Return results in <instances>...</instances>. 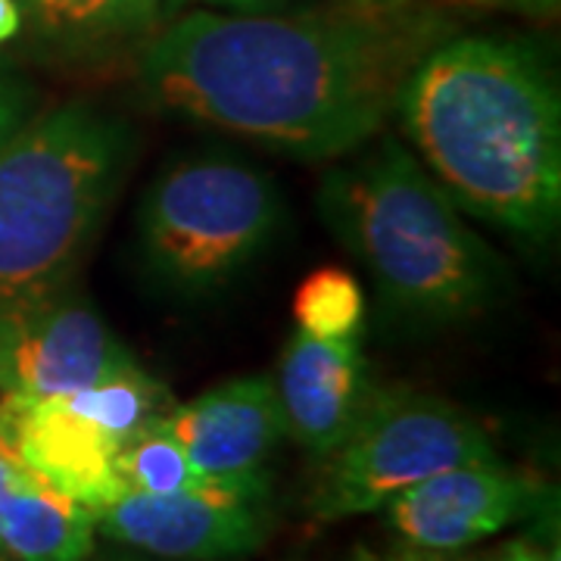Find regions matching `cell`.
I'll return each instance as SVG.
<instances>
[{"label": "cell", "instance_id": "6da1fadb", "mask_svg": "<svg viewBox=\"0 0 561 561\" xmlns=\"http://www.w3.org/2000/svg\"><path fill=\"white\" fill-rule=\"evenodd\" d=\"M449 25L431 10L297 7L268 16L187 10L140 47L147 106L302 162L341 160L383 131L415 62Z\"/></svg>", "mask_w": 561, "mask_h": 561}, {"label": "cell", "instance_id": "7a4b0ae2", "mask_svg": "<svg viewBox=\"0 0 561 561\" xmlns=\"http://www.w3.org/2000/svg\"><path fill=\"white\" fill-rule=\"evenodd\" d=\"M461 213L542 243L561 219V91L537 44L449 35L409 72L397 113Z\"/></svg>", "mask_w": 561, "mask_h": 561}, {"label": "cell", "instance_id": "3957f363", "mask_svg": "<svg viewBox=\"0 0 561 561\" xmlns=\"http://www.w3.org/2000/svg\"><path fill=\"white\" fill-rule=\"evenodd\" d=\"M316 206L393 321L449 328L500 306L505 265L397 138L368 140L353 160L328 169Z\"/></svg>", "mask_w": 561, "mask_h": 561}, {"label": "cell", "instance_id": "277c9868", "mask_svg": "<svg viewBox=\"0 0 561 561\" xmlns=\"http://www.w3.org/2000/svg\"><path fill=\"white\" fill-rule=\"evenodd\" d=\"M131 160V125L91 101L35 113L0 147V309L72 284Z\"/></svg>", "mask_w": 561, "mask_h": 561}, {"label": "cell", "instance_id": "5b68a950", "mask_svg": "<svg viewBox=\"0 0 561 561\" xmlns=\"http://www.w3.org/2000/svg\"><path fill=\"white\" fill-rule=\"evenodd\" d=\"M278 184L253 162L197 153L169 162L138 203V253L147 275L175 297H213L275 241Z\"/></svg>", "mask_w": 561, "mask_h": 561}, {"label": "cell", "instance_id": "8992f818", "mask_svg": "<svg viewBox=\"0 0 561 561\" xmlns=\"http://www.w3.org/2000/svg\"><path fill=\"white\" fill-rule=\"evenodd\" d=\"M493 456L486 431L459 405L402 383L375 387L353 431L324 456L309 515L321 524L371 515L446 468Z\"/></svg>", "mask_w": 561, "mask_h": 561}, {"label": "cell", "instance_id": "52a82bcc", "mask_svg": "<svg viewBox=\"0 0 561 561\" xmlns=\"http://www.w3.org/2000/svg\"><path fill=\"white\" fill-rule=\"evenodd\" d=\"M268 486L216 483L194 493L153 496L125 490L103 505L94 527L103 537L162 561H231L268 540Z\"/></svg>", "mask_w": 561, "mask_h": 561}, {"label": "cell", "instance_id": "ba28073f", "mask_svg": "<svg viewBox=\"0 0 561 561\" xmlns=\"http://www.w3.org/2000/svg\"><path fill=\"white\" fill-rule=\"evenodd\" d=\"M135 362L72 284L0 309V393L66 397Z\"/></svg>", "mask_w": 561, "mask_h": 561}, {"label": "cell", "instance_id": "9c48e42d", "mask_svg": "<svg viewBox=\"0 0 561 561\" xmlns=\"http://www.w3.org/2000/svg\"><path fill=\"white\" fill-rule=\"evenodd\" d=\"M542 502V483L500 456L446 468L397 493L383 505L393 537L415 549L456 552L530 518Z\"/></svg>", "mask_w": 561, "mask_h": 561}, {"label": "cell", "instance_id": "30bf717a", "mask_svg": "<svg viewBox=\"0 0 561 561\" xmlns=\"http://www.w3.org/2000/svg\"><path fill=\"white\" fill-rule=\"evenodd\" d=\"M160 424L206 478L231 486H268L265 461L287 437L275 378L268 375L231 378L172 405Z\"/></svg>", "mask_w": 561, "mask_h": 561}, {"label": "cell", "instance_id": "8fae6325", "mask_svg": "<svg viewBox=\"0 0 561 561\" xmlns=\"http://www.w3.org/2000/svg\"><path fill=\"white\" fill-rule=\"evenodd\" d=\"M375 387L359 334L319 337L297 328L275 378L287 437L324 459L353 431Z\"/></svg>", "mask_w": 561, "mask_h": 561}, {"label": "cell", "instance_id": "7c38bea8", "mask_svg": "<svg viewBox=\"0 0 561 561\" xmlns=\"http://www.w3.org/2000/svg\"><path fill=\"white\" fill-rule=\"evenodd\" d=\"M0 415L20 459L57 493L98 512L125 493L116 474L119 443L79 415L66 397L3 393Z\"/></svg>", "mask_w": 561, "mask_h": 561}, {"label": "cell", "instance_id": "4fadbf2b", "mask_svg": "<svg viewBox=\"0 0 561 561\" xmlns=\"http://www.w3.org/2000/svg\"><path fill=\"white\" fill-rule=\"evenodd\" d=\"M94 515L44 483L20 459L0 415V549L10 561H84Z\"/></svg>", "mask_w": 561, "mask_h": 561}, {"label": "cell", "instance_id": "5bb4252c", "mask_svg": "<svg viewBox=\"0 0 561 561\" xmlns=\"http://www.w3.org/2000/svg\"><path fill=\"white\" fill-rule=\"evenodd\" d=\"M41 57L94 69L140 50L162 16V0H20Z\"/></svg>", "mask_w": 561, "mask_h": 561}, {"label": "cell", "instance_id": "9a60e30c", "mask_svg": "<svg viewBox=\"0 0 561 561\" xmlns=\"http://www.w3.org/2000/svg\"><path fill=\"white\" fill-rule=\"evenodd\" d=\"M66 402L79 415L94 421L119 446L144 431L147 424L160 421L175 405L169 390L157 378H150L138 362L122 365L119 371L106 375L103 381L91 387L66 393Z\"/></svg>", "mask_w": 561, "mask_h": 561}, {"label": "cell", "instance_id": "2e32d148", "mask_svg": "<svg viewBox=\"0 0 561 561\" xmlns=\"http://www.w3.org/2000/svg\"><path fill=\"white\" fill-rule=\"evenodd\" d=\"M116 474L125 490L172 496V493H194L216 486L219 481L206 478L201 468L160 421L147 424L135 437L122 443L116 453Z\"/></svg>", "mask_w": 561, "mask_h": 561}, {"label": "cell", "instance_id": "e0dca14e", "mask_svg": "<svg viewBox=\"0 0 561 561\" xmlns=\"http://www.w3.org/2000/svg\"><path fill=\"white\" fill-rule=\"evenodd\" d=\"M365 316V294L359 280L346 268L324 265L306 275L294 294V319L300 331L319 337H346L359 334Z\"/></svg>", "mask_w": 561, "mask_h": 561}, {"label": "cell", "instance_id": "ac0fdd59", "mask_svg": "<svg viewBox=\"0 0 561 561\" xmlns=\"http://www.w3.org/2000/svg\"><path fill=\"white\" fill-rule=\"evenodd\" d=\"M343 561H556V556H549L530 540L502 542L496 549H483V552H471V549L431 552L397 540L393 546H356Z\"/></svg>", "mask_w": 561, "mask_h": 561}, {"label": "cell", "instance_id": "d6986e66", "mask_svg": "<svg viewBox=\"0 0 561 561\" xmlns=\"http://www.w3.org/2000/svg\"><path fill=\"white\" fill-rule=\"evenodd\" d=\"M306 7V0H162V20H175L187 10H213V13H234V16H268Z\"/></svg>", "mask_w": 561, "mask_h": 561}, {"label": "cell", "instance_id": "ffe728a7", "mask_svg": "<svg viewBox=\"0 0 561 561\" xmlns=\"http://www.w3.org/2000/svg\"><path fill=\"white\" fill-rule=\"evenodd\" d=\"M35 116V94L25 81L0 66V147Z\"/></svg>", "mask_w": 561, "mask_h": 561}, {"label": "cell", "instance_id": "44dd1931", "mask_svg": "<svg viewBox=\"0 0 561 561\" xmlns=\"http://www.w3.org/2000/svg\"><path fill=\"white\" fill-rule=\"evenodd\" d=\"M468 3L493 7V10H512V13H522V16H540V20H549V16L559 13L561 0H468Z\"/></svg>", "mask_w": 561, "mask_h": 561}, {"label": "cell", "instance_id": "7402d4cb", "mask_svg": "<svg viewBox=\"0 0 561 561\" xmlns=\"http://www.w3.org/2000/svg\"><path fill=\"white\" fill-rule=\"evenodd\" d=\"M22 28V7L20 0H0V44L16 38Z\"/></svg>", "mask_w": 561, "mask_h": 561}, {"label": "cell", "instance_id": "603a6c76", "mask_svg": "<svg viewBox=\"0 0 561 561\" xmlns=\"http://www.w3.org/2000/svg\"><path fill=\"white\" fill-rule=\"evenodd\" d=\"M84 561H162V559H153V556H144V552H135V549H131V552L101 556V559H91V556H88V559H84Z\"/></svg>", "mask_w": 561, "mask_h": 561}, {"label": "cell", "instance_id": "cb8c5ba5", "mask_svg": "<svg viewBox=\"0 0 561 561\" xmlns=\"http://www.w3.org/2000/svg\"><path fill=\"white\" fill-rule=\"evenodd\" d=\"M356 3H368V7H405V3H415V0H356Z\"/></svg>", "mask_w": 561, "mask_h": 561}, {"label": "cell", "instance_id": "d4e9b609", "mask_svg": "<svg viewBox=\"0 0 561 561\" xmlns=\"http://www.w3.org/2000/svg\"><path fill=\"white\" fill-rule=\"evenodd\" d=\"M0 559H7V556H3V549H0Z\"/></svg>", "mask_w": 561, "mask_h": 561}, {"label": "cell", "instance_id": "484cf974", "mask_svg": "<svg viewBox=\"0 0 561 561\" xmlns=\"http://www.w3.org/2000/svg\"><path fill=\"white\" fill-rule=\"evenodd\" d=\"M0 561H10V559H0Z\"/></svg>", "mask_w": 561, "mask_h": 561}]
</instances>
